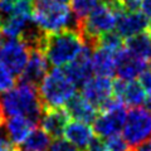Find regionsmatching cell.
<instances>
[{
	"label": "cell",
	"mask_w": 151,
	"mask_h": 151,
	"mask_svg": "<svg viewBox=\"0 0 151 151\" xmlns=\"http://www.w3.org/2000/svg\"><path fill=\"white\" fill-rule=\"evenodd\" d=\"M124 139L130 146L139 145L151 139V113L140 106L132 107L126 116Z\"/></svg>",
	"instance_id": "7"
},
{
	"label": "cell",
	"mask_w": 151,
	"mask_h": 151,
	"mask_svg": "<svg viewBox=\"0 0 151 151\" xmlns=\"http://www.w3.org/2000/svg\"><path fill=\"white\" fill-rule=\"evenodd\" d=\"M81 88L82 96L98 111H101L103 106L113 97L112 81L110 77H102V76L91 77L82 84Z\"/></svg>",
	"instance_id": "9"
},
{
	"label": "cell",
	"mask_w": 151,
	"mask_h": 151,
	"mask_svg": "<svg viewBox=\"0 0 151 151\" xmlns=\"http://www.w3.org/2000/svg\"><path fill=\"white\" fill-rule=\"evenodd\" d=\"M98 47L110 50L112 53H116L117 50H120L122 47H124V38H122L117 32H113V30L107 32L100 37Z\"/></svg>",
	"instance_id": "24"
},
{
	"label": "cell",
	"mask_w": 151,
	"mask_h": 151,
	"mask_svg": "<svg viewBox=\"0 0 151 151\" xmlns=\"http://www.w3.org/2000/svg\"><path fill=\"white\" fill-rule=\"evenodd\" d=\"M92 65L96 76L102 77H112L116 73V60L115 53L97 47L92 53Z\"/></svg>",
	"instance_id": "18"
},
{
	"label": "cell",
	"mask_w": 151,
	"mask_h": 151,
	"mask_svg": "<svg viewBox=\"0 0 151 151\" xmlns=\"http://www.w3.org/2000/svg\"><path fill=\"white\" fill-rule=\"evenodd\" d=\"M17 76L0 60V93L9 91L15 86Z\"/></svg>",
	"instance_id": "25"
},
{
	"label": "cell",
	"mask_w": 151,
	"mask_h": 151,
	"mask_svg": "<svg viewBox=\"0 0 151 151\" xmlns=\"http://www.w3.org/2000/svg\"><path fill=\"white\" fill-rule=\"evenodd\" d=\"M50 145V136L42 129L34 127L32 132L28 135V137L24 140L19 150L20 151H48Z\"/></svg>",
	"instance_id": "21"
},
{
	"label": "cell",
	"mask_w": 151,
	"mask_h": 151,
	"mask_svg": "<svg viewBox=\"0 0 151 151\" xmlns=\"http://www.w3.org/2000/svg\"><path fill=\"white\" fill-rule=\"evenodd\" d=\"M33 22L48 34L64 29L78 32V23L70 8L65 3L55 0L37 1L33 9Z\"/></svg>",
	"instance_id": "3"
},
{
	"label": "cell",
	"mask_w": 151,
	"mask_h": 151,
	"mask_svg": "<svg viewBox=\"0 0 151 151\" xmlns=\"http://www.w3.org/2000/svg\"><path fill=\"white\" fill-rule=\"evenodd\" d=\"M124 13H134L141 9V0H117Z\"/></svg>",
	"instance_id": "29"
},
{
	"label": "cell",
	"mask_w": 151,
	"mask_h": 151,
	"mask_svg": "<svg viewBox=\"0 0 151 151\" xmlns=\"http://www.w3.org/2000/svg\"><path fill=\"white\" fill-rule=\"evenodd\" d=\"M103 151H131V149L124 137H121L120 135H113L107 137L105 141Z\"/></svg>",
	"instance_id": "26"
},
{
	"label": "cell",
	"mask_w": 151,
	"mask_h": 151,
	"mask_svg": "<svg viewBox=\"0 0 151 151\" xmlns=\"http://www.w3.org/2000/svg\"><path fill=\"white\" fill-rule=\"evenodd\" d=\"M5 122V115H4V111H3V107H1V103H0V127L4 125Z\"/></svg>",
	"instance_id": "36"
},
{
	"label": "cell",
	"mask_w": 151,
	"mask_h": 151,
	"mask_svg": "<svg viewBox=\"0 0 151 151\" xmlns=\"http://www.w3.org/2000/svg\"><path fill=\"white\" fill-rule=\"evenodd\" d=\"M115 60L116 73L119 78H122L125 81H132V79L137 78L140 73L146 69V63H147L131 54L124 47L115 53Z\"/></svg>",
	"instance_id": "12"
},
{
	"label": "cell",
	"mask_w": 151,
	"mask_h": 151,
	"mask_svg": "<svg viewBox=\"0 0 151 151\" xmlns=\"http://www.w3.org/2000/svg\"><path fill=\"white\" fill-rule=\"evenodd\" d=\"M55 1H59V3H65V4H67V3L69 1V0H55Z\"/></svg>",
	"instance_id": "38"
},
{
	"label": "cell",
	"mask_w": 151,
	"mask_h": 151,
	"mask_svg": "<svg viewBox=\"0 0 151 151\" xmlns=\"http://www.w3.org/2000/svg\"><path fill=\"white\" fill-rule=\"evenodd\" d=\"M92 53L93 49L87 45H83L77 57L63 68L65 74L72 79L77 87H82V84L87 82L94 74L92 65Z\"/></svg>",
	"instance_id": "10"
},
{
	"label": "cell",
	"mask_w": 151,
	"mask_h": 151,
	"mask_svg": "<svg viewBox=\"0 0 151 151\" xmlns=\"http://www.w3.org/2000/svg\"><path fill=\"white\" fill-rule=\"evenodd\" d=\"M147 29H149V32H147V33H149V34L151 35V20L147 23Z\"/></svg>",
	"instance_id": "37"
},
{
	"label": "cell",
	"mask_w": 151,
	"mask_h": 151,
	"mask_svg": "<svg viewBox=\"0 0 151 151\" xmlns=\"http://www.w3.org/2000/svg\"><path fill=\"white\" fill-rule=\"evenodd\" d=\"M48 67L49 62L44 52L40 49H32L29 53V59H28L22 74L19 76V81L30 83L38 87L42 79L48 73Z\"/></svg>",
	"instance_id": "11"
},
{
	"label": "cell",
	"mask_w": 151,
	"mask_h": 151,
	"mask_svg": "<svg viewBox=\"0 0 151 151\" xmlns=\"http://www.w3.org/2000/svg\"><path fill=\"white\" fill-rule=\"evenodd\" d=\"M144 105H145V110H147V111L151 113V93H149L147 96L145 97Z\"/></svg>",
	"instance_id": "35"
},
{
	"label": "cell",
	"mask_w": 151,
	"mask_h": 151,
	"mask_svg": "<svg viewBox=\"0 0 151 151\" xmlns=\"http://www.w3.org/2000/svg\"><path fill=\"white\" fill-rule=\"evenodd\" d=\"M0 103L5 117L24 116L35 126L40 122L45 110L39 97L38 87L20 81L17 87H13L9 91L1 93Z\"/></svg>",
	"instance_id": "1"
},
{
	"label": "cell",
	"mask_w": 151,
	"mask_h": 151,
	"mask_svg": "<svg viewBox=\"0 0 151 151\" xmlns=\"http://www.w3.org/2000/svg\"><path fill=\"white\" fill-rule=\"evenodd\" d=\"M30 50L19 39H6L0 47V60L19 77L29 59Z\"/></svg>",
	"instance_id": "8"
},
{
	"label": "cell",
	"mask_w": 151,
	"mask_h": 151,
	"mask_svg": "<svg viewBox=\"0 0 151 151\" xmlns=\"http://www.w3.org/2000/svg\"><path fill=\"white\" fill-rule=\"evenodd\" d=\"M76 89L77 86L59 67L47 73L38 86L39 97L45 108L64 107L76 94Z\"/></svg>",
	"instance_id": "5"
},
{
	"label": "cell",
	"mask_w": 151,
	"mask_h": 151,
	"mask_svg": "<svg viewBox=\"0 0 151 151\" xmlns=\"http://www.w3.org/2000/svg\"><path fill=\"white\" fill-rule=\"evenodd\" d=\"M63 134L65 139L70 141L73 145H76L78 149H81L82 151L86 150L88 144L91 142V140L94 136L93 129H91V126L88 124H83V122L74 120L68 122Z\"/></svg>",
	"instance_id": "17"
},
{
	"label": "cell",
	"mask_w": 151,
	"mask_h": 151,
	"mask_svg": "<svg viewBox=\"0 0 151 151\" xmlns=\"http://www.w3.org/2000/svg\"><path fill=\"white\" fill-rule=\"evenodd\" d=\"M64 108L68 113L69 119L88 125L93 124V121L96 120V117L100 113V111L92 103H89L82 94H77V93L65 103Z\"/></svg>",
	"instance_id": "14"
},
{
	"label": "cell",
	"mask_w": 151,
	"mask_h": 151,
	"mask_svg": "<svg viewBox=\"0 0 151 151\" xmlns=\"http://www.w3.org/2000/svg\"><path fill=\"white\" fill-rule=\"evenodd\" d=\"M68 121L69 116L64 107H53L45 108L39 124L50 137L57 139L63 135Z\"/></svg>",
	"instance_id": "13"
},
{
	"label": "cell",
	"mask_w": 151,
	"mask_h": 151,
	"mask_svg": "<svg viewBox=\"0 0 151 151\" xmlns=\"http://www.w3.org/2000/svg\"><path fill=\"white\" fill-rule=\"evenodd\" d=\"M126 105L120 100L112 97L100 111L96 120L93 121L94 135L102 139H107L113 135H119L122 131L126 121Z\"/></svg>",
	"instance_id": "6"
},
{
	"label": "cell",
	"mask_w": 151,
	"mask_h": 151,
	"mask_svg": "<svg viewBox=\"0 0 151 151\" xmlns=\"http://www.w3.org/2000/svg\"><path fill=\"white\" fill-rule=\"evenodd\" d=\"M83 40L74 29H64L47 34L44 54L53 67H64L77 57L83 48Z\"/></svg>",
	"instance_id": "4"
},
{
	"label": "cell",
	"mask_w": 151,
	"mask_h": 151,
	"mask_svg": "<svg viewBox=\"0 0 151 151\" xmlns=\"http://www.w3.org/2000/svg\"><path fill=\"white\" fill-rule=\"evenodd\" d=\"M0 39H1V34H0ZM0 47H1V45H0Z\"/></svg>",
	"instance_id": "42"
},
{
	"label": "cell",
	"mask_w": 151,
	"mask_h": 151,
	"mask_svg": "<svg viewBox=\"0 0 151 151\" xmlns=\"http://www.w3.org/2000/svg\"><path fill=\"white\" fill-rule=\"evenodd\" d=\"M121 13L124 12L121 10L117 0L101 1L78 25V33L83 44L91 49H96L100 37L115 29L117 18Z\"/></svg>",
	"instance_id": "2"
},
{
	"label": "cell",
	"mask_w": 151,
	"mask_h": 151,
	"mask_svg": "<svg viewBox=\"0 0 151 151\" xmlns=\"http://www.w3.org/2000/svg\"><path fill=\"white\" fill-rule=\"evenodd\" d=\"M146 17H151V0H141V9Z\"/></svg>",
	"instance_id": "34"
},
{
	"label": "cell",
	"mask_w": 151,
	"mask_h": 151,
	"mask_svg": "<svg viewBox=\"0 0 151 151\" xmlns=\"http://www.w3.org/2000/svg\"><path fill=\"white\" fill-rule=\"evenodd\" d=\"M1 25H3V19L0 18V30H1ZM0 34H1V33H0Z\"/></svg>",
	"instance_id": "39"
},
{
	"label": "cell",
	"mask_w": 151,
	"mask_h": 151,
	"mask_svg": "<svg viewBox=\"0 0 151 151\" xmlns=\"http://www.w3.org/2000/svg\"><path fill=\"white\" fill-rule=\"evenodd\" d=\"M32 20L33 15L14 12L9 18L3 20L1 30H0L1 37L6 38V39H18Z\"/></svg>",
	"instance_id": "19"
},
{
	"label": "cell",
	"mask_w": 151,
	"mask_h": 151,
	"mask_svg": "<svg viewBox=\"0 0 151 151\" xmlns=\"http://www.w3.org/2000/svg\"><path fill=\"white\" fill-rule=\"evenodd\" d=\"M150 68H151V62H150Z\"/></svg>",
	"instance_id": "43"
},
{
	"label": "cell",
	"mask_w": 151,
	"mask_h": 151,
	"mask_svg": "<svg viewBox=\"0 0 151 151\" xmlns=\"http://www.w3.org/2000/svg\"><path fill=\"white\" fill-rule=\"evenodd\" d=\"M98 4H100V0H70V10L78 25Z\"/></svg>",
	"instance_id": "23"
},
{
	"label": "cell",
	"mask_w": 151,
	"mask_h": 151,
	"mask_svg": "<svg viewBox=\"0 0 151 151\" xmlns=\"http://www.w3.org/2000/svg\"><path fill=\"white\" fill-rule=\"evenodd\" d=\"M48 151H82V150L78 149L77 146L73 145L67 139L57 137V139H54L53 142H50Z\"/></svg>",
	"instance_id": "27"
},
{
	"label": "cell",
	"mask_w": 151,
	"mask_h": 151,
	"mask_svg": "<svg viewBox=\"0 0 151 151\" xmlns=\"http://www.w3.org/2000/svg\"><path fill=\"white\" fill-rule=\"evenodd\" d=\"M131 151H151V139L146 140L144 142H141L139 145L132 146Z\"/></svg>",
	"instance_id": "33"
},
{
	"label": "cell",
	"mask_w": 151,
	"mask_h": 151,
	"mask_svg": "<svg viewBox=\"0 0 151 151\" xmlns=\"http://www.w3.org/2000/svg\"><path fill=\"white\" fill-rule=\"evenodd\" d=\"M125 48L137 58L151 62V35L142 32L130 38H126Z\"/></svg>",
	"instance_id": "20"
},
{
	"label": "cell",
	"mask_w": 151,
	"mask_h": 151,
	"mask_svg": "<svg viewBox=\"0 0 151 151\" xmlns=\"http://www.w3.org/2000/svg\"><path fill=\"white\" fill-rule=\"evenodd\" d=\"M139 83L146 93H151V70H142L139 76Z\"/></svg>",
	"instance_id": "30"
},
{
	"label": "cell",
	"mask_w": 151,
	"mask_h": 151,
	"mask_svg": "<svg viewBox=\"0 0 151 151\" xmlns=\"http://www.w3.org/2000/svg\"><path fill=\"white\" fill-rule=\"evenodd\" d=\"M105 149V141L100 136H93V139L91 140V142L88 144L84 151H103Z\"/></svg>",
	"instance_id": "31"
},
{
	"label": "cell",
	"mask_w": 151,
	"mask_h": 151,
	"mask_svg": "<svg viewBox=\"0 0 151 151\" xmlns=\"http://www.w3.org/2000/svg\"><path fill=\"white\" fill-rule=\"evenodd\" d=\"M17 0H0V18L5 20L14 13Z\"/></svg>",
	"instance_id": "28"
},
{
	"label": "cell",
	"mask_w": 151,
	"mask_h": 151,
	"mask_svg": "<svg viewBox=\"0 0 151 151\" xmlns=\"http://www.w3.org/2000/svg\"><path fill=\"white\" fill-rule=\"evenodd\" d=\"M145 97H146V92L144 91V88L140 86L139 82L132 79V81H126L120 101L124 102L126 106L136 107L140 106L141 103H144Z\"/></svg>",
	"instance_id": "22"
},
{
	"label": "cell",
	"mask_w": 151,
	"mask_h": 151,
	"mask_svg": "<svg viewBox=\"0 0 151 151\" xmlns=\"http://www.w3.org/2000/svg\"><path fill=\"white\" fill-rule=\"evenodd\" d=\"M34 1H43V0H34Z\"/></svg>",
	"instance_id": "41"
},
{
	"label": "cell",
	"mask_w": 151,
	"mask_h": 151,
	"mask_svg": "<svg viewBox=\"0 0 151 151\" xmlns=\"http://www.w3.org/2000/svg\"><path fill=\"white\" fill-rule=\"evenodd\" d=\"M103 1H115V0H103Z\"/></svg>",
	"instance_id": "40"
},
{
	"label": "cell",
	"mask_w": 151,
	"mask_h": 151,
	"mask_svg": "<svg viewBox=\"0 0 151 151\" xmlns=\"http://www.w3.org/2000/svg\"><path fill=\"white\" fill-rule=\"evenodd\" d=\"M0 151H19V147L8 139L6 135H0Z\"/></svg>",
	"instance_id": "32"
},
{
	"label": "cell",
	"mask_w": 151,
	"mask_h": 151,
	"mask_svg": "<svg viewBox=\"0 0 151 151\" xmlns=\"http://www.w3.org/2000/svg\"><path fill=\"white\" fill-rule=\"evenodd\" d=\"M4 125L8 139L18 147L24 142L28 135L35 127V125L24 116H12L4 122Z\"/></svg>",
	"instance_id": "16"
},
{
	"label": "cell",
	"mask_w": 151,
	"mask_h": 151,
	"mask_svg": "<svg viewBox=\"0 0 151 151\" xmlns=\"http://www.w3.org/2000/svg\"><path fill=\"white\" fill-rule=\"evenodd\" d=\"M147 19L144 13H121L116 22V32L122 38H130L145 32L147 28Z\"/></svg>",
	"instance_id": "15"
}]
</instances>
